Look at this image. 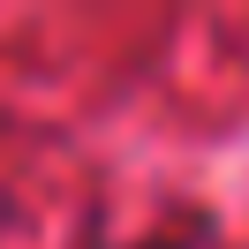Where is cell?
<instances>
[{
    "label": "cell",
    "instance_id": "6da1fadb",
    "mask_svg": "<svg viewBox=\"0 0 249 249\" xmlns=\"http://www.w3.org/2000/svg\"><path fill=\"white\" fill-rule=\"evenodd\" d=\"M143 249H189V242H143Z\"/></svg>",
    "mask_w": 249,
    "mask_h": 249
}]
</instances>
